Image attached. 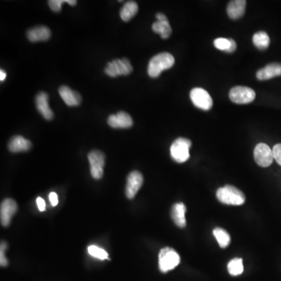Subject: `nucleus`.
Returning a JSON list of instances; mask_svg holds the SVG:
<instances>
[{
    "label": "nucleus",
    "mask_w": 281,
    "mask_h": 281,
    "mask_svg": "<svg viewBox=\"0 0 281 281\" xmlns=\"http://www.w3.org/2000/svg\"><path fill=\"white\" fill-rule=\"evenodd\" d=\"M49 201L53 207H57L58 204V196L55 192H51L49 194Z\"/></svg>",
    "instance_id": "31"
},
{
    "label": "nucleus",
    "mask_w": 281,
    "mask_h": 281,
    "mask_svg": "<svg viewBox=\"0 0 281 281\" xmlns=\"http://www.w3.org/2000/svg\"><path fill=\"white\" fill-rule=\"evenodd\" d=\"M254 158L257 164L262 167H270L273 163V150L266 144L260 143L257 145L254 150Z\"/></svg>",
    "instance_id": "9"
},
{
    "label": "nucleus",
    "mask_w": 281,
    "mask_h": 281,
    "mask_svg": "<svg viewBox=\"0 0 281 281\" xmlns=\"http://www.w3.org/2000/svg\"><path fill=\"white\" fill-rule=\"evenodd\" d=\"M6 78H7V73H6L5 70H0V80H1V82H4Z\"/></svg>",
    "instance_id": "34"
},
{
    "label": "nucleus",
    "mask_w": 281,
    "mask_h": 281,
    "mask_svg": "<svg viewBox=\"0 0 281 281\" xmlns=\"http://www.w3.org/2000/svg\"><path fill=\"white\" fill-rule=\"evenodd\" d=\"M51 37V31L45 26H37L29 29L27 32V38L32 42H45Z\"/></svg>",
    "instance_id": "16"
},
{
    "label": "nucleus",
    "mask_w": 281,
    "mask_h": 281,
    "mask_svg": "<svg viewBox=\"0 0 281 281\" xmlns=\"http://www.w3.org/2000/svg\"><path fill=\"white\" fill-rule=\"evenodd\" d=\"M107 123L113 129H130L133 126V120L129 113L119 112L117 114L110 115Z\"/></svg>",
    "instance_id": "12"
},
{
    "label": "nucleus",
    "mask_w": 281,
    "mask_h": 281,
    "mask_svg": "<svg viewBox=\"0 0 281 281\" xmlns=\"http://www.w3.org/2000/svg\"><path fill=\"white\" fill-rule=\"evenodd\" d=\"M59 93L68 107H76L80 105L82 103V96L80 94L72 90L71 88L65 85L59 88Z\"/></svg>",
    "instance_id": "14"
},
{
    "label": "nucleus",
    "mask_w": 281,
    "mask_h": 281,
    "mask_svg": "<svg viewBox=\"0 0 281 281\" xmlns=\"http://www.w3.org/2000/svg\"><path fill=\"white\" fill-rule=\"evenodd\" d=\"M273 158L281 166V144H276L273 148Z\"/></svg>",
    "instance_id": "29"
},
{
    "label": "nucleus",
    "mask_w": 281,
    "mask_h": 281,
    "mask_svg": "<svg viewBox=\"0 0 281 281\" xmlns=\"http://www.w3.org/2000/svg\"><path fill=\"white\" fill-rule=\"evenodd\" d=\"M88 251L90 256L95 257V258L99 259L101 260L108 259V253L105 250L100 248L99 247L96 246V245H91V246L88 247Z\"/></svg>",
    "instance_id": "25"
},
{
    "label": "nucleus",
    "mask_w": 281,
    "mask_h": 281,
    "mask_svg": "<svg viewBox=\"0 0 281 281\" xmlns=\"http://www.w3.org/2000/svg\"><path fill=\"white\" fill-rule=\"evenodd\" d=\"M133 70L132 63L127 59H116L107 63L105 73L111 78H116L120 75H129Z\"/></svg>",
    "instance_id": "5"
},
{
    "label": "nucleus",
    "mask_w": 281,
    "mask_h": 281,
    "mask_svg": "<svg viewBox=\"0 0 281 281\" xmlns=\"http://www.w3.org/2000/svg\"><path fill=\"white\" fill-rule=\"evenodd\" d=\"M17 202L12 198H6L3 201L0 208V219L3 226H8L12 218L17 213Z\"/></svg>",
    "instance_id": "11"
},
{
    "label": "nucleus",
    "mask_w": 281,
    "mask_h": 281,
    "mask_svg": "<svg viewBox=\"0 0 281 281\" xmlns=\"http://www.w3.org/2000/svg\"><path fill=\"white\" fill-rule=\"evenodd\" d=\"M180 256L173 248H163L159 253V266L160 271L167 273L173 270L180 263Z\"/></svg>",
    "instance_id": "3"
},
{
    "label": "nucleus",
    "mask_w": 281,
    "mask_h": 281,
    "mask_svg": "<svg viewBox=\"0 0 281 281\" xmlns=\"http://www.w3.org/2000/svg\"><path fill=\"white\" fill-rule=\"evenodd\" d=\"M186 207L184 203H176L172 207L171 217L176 226L181 228L185 227L186 226Z\"/></svg>",
    "instance_id": "19"
},
{
    "label": "nucleus",
    "mask_w": 281,
    "mask_h": 281,
    "mask_svg": "<svg viewBox=\"0 0 281 281\" xmlns=\"http://www.w3.org/2000/svg\"><path fill=\"white\" fill-rule=\"evenodd\" d=\"M35 105L38 112L47 120H51L54 117V112L48 106V95L45 92H40L35 97Z\"/></svg>",
    "instance_id": "13"
},
{
    "label": "nucleus",
    "mask_w": 281,
    "mask_h": 281,
    "mask_svg": "<svg viewBox=\"0 0 281 281\" xmlns=\"http://www.w3.org/2000/svg\"><path fill=\"white\" fill-rule=\"evenodd\" d=\"M229 42H231V45H229V48H228L227 51H226V54H232V53L235 52V50L237 48V44L234 39L232 38H229Z\"/></svg>",
    "instance_id": "32"
},
{
    "label": "nucleus",
    "mask_w": 281,
    "mask_h": 281,
    "mask_svg": "<svg viewBox=\"0 0 281 281\" xmlns=\"http://www.w3.org/2000/svg\"><path fill=\"white\" fill-rule=\"evenodd\" d=\"M278 76H281V63H270L257 73V79L260 81L270 80Z\"/></svg>",
    "instance_id": "15"
},
{
    "label": "nucleus",
    "mask_w": 281,
    "mask_h": 281,
    "mask_svg": "<svg viewBox=\"0 0 281 281\" xmlns=\"http://www.w3.org/2000/svg\"><path fill=\"white\" fill-rule=\"evenodd\" d=\"M88 161L90 163L91 174L94 179H101L104 176V168L105 165V155L98 150H93L88 153Z\"/></svg>",
    "instance_id": "6"
},
{
    "label": "nucleus",
    "mask_w": 281,
    "mask_h": 281,
    "mask_svg": "<svg viewBox=\"0 0 281 281\" xmlns=\"http://www.w3.org/2000/svg\"><path fill=\"white\" fill-rule=\"evenodd\" d=\"M138 11V6L135 1H129L126 2L120 10V18L123 21L127 22L132 20Z\"/></svg>",
    "instance_id": "20"
},
{
    "label": "nucleus",
    "mask_w": 281,
    "mask_h": 281,
    "mask_svg": "<svg viewBox=\"0 0 281 281\" xmlns=\"http://www.w3.org/2000/svg\"><path fill=\"white\" fill-rule=\"evenodd\" d=\"M229 97L235 104H248L254 101L256 92L248 87L236 86L229 91Z\"/></svg>",
    "instance_id": "7"
},
{
    "label": "nucleus",
    "mask_w": 281,
    "mask_h": 281,
    "mask_svg": "<svg viewBox=\"0 0 281 281\" xmlns=\"http://www.w3.org/2000/svg\"><path fill=\"white\" fill-rule=\"evenodd\" d=\"M247 2L245 0H233L228 4L226 12L229 18L233 20L241 18L245 13Z\"/></svg>",
    "instance_id": "17"
},
{
    "label": "nucleus",
    "mask_w": 281,
    "mask_h": 281,
    "mask_svg": "<svg viewBox=\"0 0 281 281\" xmlns=\"http://www.w3.org/2000/svg\"><path fill=\"white\" fill-rule=\"evenodd\" d=\"M227 270L229 274L232 276H238L243 273L244 266L242 260L240 258H235L231 260L227 265Z\"/></svg>",
    "instance_id": "24"
},
{
    "label": "nucleus",
    "mask_w": 281,
    "mask_h": 281,
    "mask_svg": "<svg viewBox=\"0 0 281 281\" xmlns=\"http://www.w3.org/2000/svg\"><path fill=\"white\" fill-rule=\"evenodd\" d=\"M143 184V176L138 171H132L126 178L125 192L127 198H134Z\"/></svg>",
    "instance_id": "10"
},
{
    "label": "nucleus",
    "mask_w": 281,
    "mask_h": 281,
    "mask_svg": "<svg viewBox=\"0 0 281 281\" xmlns=\"http://www.w3.org/2000/svg\"><path fill=\"white\" fill-rule=\"evenodd\" d=\"M253 44L257 48L265 50L269 47L270 43V37L265 32H259L253 35Z\"/></svg>",
    "instance_id": "22"
},
{
    "label": "nucleus",
    "mask_w": 281,
    "mask_h": 281,
    "mask_svg": "<svg viewBox=\"0 0 281 281\" xmlns=\"http://www.w3.org/2000/svg\"><path fill=\"white\" fill-rule=\"evenodd\" d=\"M190 98L194 105L202 110H210L213 107V99L207 91L201 88H195L190 92Z\"/></svg>",
    "instance_id": "8"
},
{
    "label": "nucleus",
    "mask_w": 281,
    "mask_h": 281,
    "mask_svg": "<svg viewBox=\"0 0 281 281\" xmlns=\"http://www.w3.org/2000/svg\"><path fill=\"white\" fill-rule=\"evenodd\" d=\"M37 206H38V210L39 211L43 212L45 210V202L44 201L43 198H41V197H38L36 200Z\"/></svg>",
    "instance_id": "30"
},
{
    "label": "nucleus",
    "mask_w": 281,
    "mask_h": 281,
    "mask_svg": "<svg viewBox=\"0 0 281 281\" xmlns=\"http://www.w3.org/2000/svg\"><path fill=\"white\" fill-rule=\"evenodd\" d=\"M216 197L226 205L241 206L245 201L243 192L232 185H226L216 191Z\"/></svg>",
    "instance_id": "2"
},
{
    "label": "nucleus",
    "mask_w": 281,
    "mask_h": 281,
    "mask_svg": "<svg viewBox=\"0 0 281 281\" xmlns=\"http://www.w3.org/2000/svg\"><path fill=\"white\" fill-rule=\"evenodd\" d=\"M174 62V57L169 53H161L154 56L148 63V75L152 79L158 78L163 70L171 68Z\"/></svg>",
    "instance_id": "1"
},
{
    "label": "nucleus",
    "mask_w": 281,
    "mask_h": 281,
    "mask_svg": "<svg viewBox=\"0 0 281 281\" xmlns=\"http://www.w3.org/2000/svg\"><path fill=\"white\" fill-rule=\"evenodd\" d=\"M213 235L218 241L220 248H226L231 243V237H229V234L223 228H215L213 229Z\"/></svg>",
    "instance_id": "23"
},
{
    "label": "nucleus",
    "mask_w": 281,
    "mask_h": 281,
    "mask_svg": "<svg viewBox=\"0 0 281 281\" xmlns=\"http://www.w3.org/2000/svg\"><path fill=\"white\" fill-rule=\"evenodd\" d=\"M156 17H157V20H159V21H163V20H168L167 16L165 15V14H163V13H158V14H157V15H156Z\"/></svg>",
    "instance_id": "33"
},
{
    "label": "nucleus",
    "mask_w": 281,
    "mask_h": 281,
    "mask_svg": "<svg viewBox=\"0 0 281 281\" xmlns=\"http://www.w3.org/2000/svg\"><path fill=\"white\" fill-rule=\"evenodd\" d=\"M7 245L5 241H2L0 246V264L2 267H6L8 265V261L5 257V251L7 249Z\"/></svg>",
    "instance_id": "28"
},
{
    "label": "nucleus",
    "mask_w": 281,
    "mask_h": 281,
    "mask_svg": "<svg viewBox=\"0 0 281 281\" xmlns=\"http://www.w3.org/2000/svg\"><path fill=\"white\" fill-rule=\"evenodd\" d=\"M67 3V0H49L48 4L53 11H61V7L63 4Z\"/></svg>",
    "instance_id": "27"
},
{
    "label": "nucleus",
    "mask_w": 281,
    "mask_h": 281,
    "mask_svg": "<svg viewBox=\"0 0 281 281\" xmlns=\"http://www.w3.org/2000/svg\"><path fill=\"white\" fill-rule=\"evenodd\" d=\"M191 146V142L188 138H179L175 140L170 147V155L173 160L179 163L188 161Z\"/></svg>",
    "instance_id": "4"
},
{
    "label": "nucleus",
    "mask_w": 281,
    "mask_h": 281,
    "mask_svg": "<svg viewBox=\"0 0 281 281\" xmlns=\"http://www.w3.org/2000/svg\"><path fill=\"white\" fill-rule=\"evenodd\" d=\"M152 31L156 33L159 34L161 36L162 38L167 39L170 36L172 33L171 26H170L169 20H163V21H159L153 23L151 26Z\"/></svg>",
    "instance_id": "21"
},
{
    "label": "nucleus",
    "mask_w": 281,
    "mask_h": 281,
    "mask_svg": "<svg viewBox=\"0 0 281 281\" xmlns=\"http://www.w3.org/2000/svg\"><path fill=\"white\" fill-rule=\"evenodd\" d=\"M229 45H231V42H229V39L227 38H219L214 40V46L221 51L226 52L229 48Z\"/></svg>",
    "instance_id": "26"
},
{
    "label": "nucleus",
    "mask_w": 281,
    "mask_h": 281,
    "mask_svg": "<svg viewBox=\"0 0 281 281\" xmlns=\"http://www.w3.org/2000/svg\"><path fill=\"white\" fill-rule=\"evenodd\" d=\"M9 150L12 152H20L29 151L32 148V143L20 135H16L10 140L8 145Z\"/></svg>",
    "instance_id": "18"
}]
</instances>
